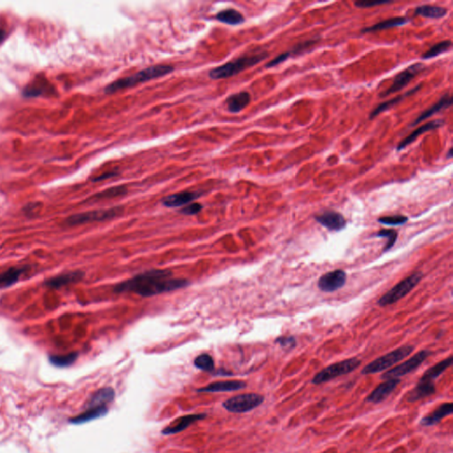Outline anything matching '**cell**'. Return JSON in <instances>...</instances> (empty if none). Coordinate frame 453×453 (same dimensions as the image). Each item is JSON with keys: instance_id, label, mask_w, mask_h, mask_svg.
Returning a JSON list of instances; mask_svg holds the SVG:
<instances>
[{"instance_id": "obj_24", "label": "cell", "mask_w": 453, "mask_h": 453, "mask_svg": "<svg viewBox=\"0 0 453 453\" xmlns=\"http://www.w3.org/2000/svg\"><path fill=\"white\" fill-rule=\"evenodd\" d=\"M108 407L107 406H100V407H95V408H91L87 409L84 412H82L81 414L70 419L69 422L72 424L81 425L87 422H92L97 419L102 418L104 416L107 415L108 413Z\"/></svg>"}, {"instance_id": "obj_22", "label": "cell", "mask_w": 453, "mask_h": 453, "mask_svg": "<svg viewBox=\"0 0 453 453\" xmlns=\"http://www.w3.org/2000/svg\"><path fill=\"white\" fill-rule=\"evenodd\" d=\"M453 412V404L452 403H444L438 406L434 412H431L430 414L425 416L421 421V425L425 426V427H430V426H434L447 416L450 415Z\"/></svg>"}, {"instance_id": "obj_13", "label": "cell", "mask_w": 453, "mask_h": 453, "mask_svg": "<svg viewBox=\"0 0 453 453\" xmlns=\"http://www.w3.org/2000/svg\"><path fill=\"white\" fill-rule=\"evenodd\" d=\"M401 382L399 378H393V379H389L385 382H381L380 385H378L375 390L372 391L371 393L368 395L367 397V401L369 403L379 404L387 399L388 396H390V394L393 392L398 384Z\"/></svg>"}, {"instance_id": "obj_20", "label": "cell", "mask_w": 453, "mask_h": 453, "mask_svg": "<svg viewBox=\"0 0 453 453\" xmlns=\"http://www.w3.org/2000/svg\"><path fill=\"white\" fill-rule=\"evenodd\" d=\"M435 393V386L433 381H421L416 384L415 387L410 391L407 396V401L414 403L419 400L432 396Z\"/></svg>"}, {"instance_id": "obj_23", "label": "cell", "mask_w": 453, "mask_h": 453, "mask_svg": "<svg viewBox=\"0 0 453 453\" xmlns=\"http://www.w3.org/2000/svg\"><path fill=\"white\" fill-rule=\"evenodd\" d=\"M251 95L247 92L230 95L226 100L228 110L232 113H240L251 103Z\"/></svg>"}, {"instance_id": "obj_15", "label": "cell", "mask_w": 453, "mask_h": 453, "mask_svg": "<svg viewBox=\"0 0 453 453\" xmlns=\"http://www.w3.org/2000/svg\"><path fill=\"white\" fill-rule=\"evenodd\" d=\"M115 395H116L115 390H113V388L106 387L99 389L89 397L85 407L87 409H91L95 407L107 406V404L113 402L115 398Z\"/></svg>"}, {"instance_id": "obj_43", "label": "cell", "mask_w": 453, "mask_h": 453, "mask_svg": "<svg viewBox=\"0 0 453 453\" xmlns=\"http://www.w3.org/2000/svg\"><path fill=\"white\" fill-rule=\"evenodd\" d=\"M5 38H6V32L2 30V29H0V43L3 41Z\"/></svg>"}, {"instance_id": "obj_18", "label": "cell", "mask_w": 453, "mask_h": 453, "mask_svg": "<svg viewBox=\"0 0 453 453\" xmlns=\"http://www.w3.org/2000/svg\"><path fill=\"white\" fill-rule=\"evenodd\" d=\"M201 196L200 192L182 191L172 195L167 196L162 199V204L167 207H179L188 205L190 202Z\"/></svg>"}, {"instance_id": "obj_32", "label": "cell", "mask_w": 453, "mask_h": 453, "mask_svg": "<svg viewBox=\"0 0 453 453\" xmlns=\"http://www.w3.org/2000/svg\"><path fill=\"white\" fill-rule=\"evenodd\" d=\"M78 357V353H72L66 355L50 356V362L53 365L58 368H66L75 363Z\"/></svg>"}, {"instance_id": "obj_10", "label": "cell", "mask_w": 453, "mask_h": 453, "mask_svg": "<svg viewBox=\"0 0 453 453\" xmlns=\"http://www.w3.org/2000/svg\"><path fill=\"white\" fill-rule=\"evenodd\" d=\"M425 68H426V66L424 64L422 63H414L412 66H408L407 68L404 69L403 71H401L399 74L396 75L391 86L385 92L381 93L380 97L385 98L390 95L400 92L401 90H403L405 87L409 84V82L415 78L416 76L423 72Z\"/></svg>"}, {"instance_id": "obj_16", "label": "cell", "mask_w": 453, "mask_h": 453, "mask_svg": "<svg viewBox=\"0 0 453 453\" xmlns=\"http://www.w3.org/2000/svg\"><path fill=\"white\" fill-rule=\"evenodd\" d=\"M444 120H430V121L425 123L422 126L419 127L418 129H416L414 131H412L409 135H407L406 138L403 139L402 141L400 142L399 145H397V147H396V150L397 151H402V150L406 148V146H408V145H411L412 143L415 141L416 139L418 138L419 136H421L422 134L428 132V131H431V130H434V129H439V128L444 126Z\"/></svg>"}, {"instance_id": "obj_40", "label": "cell", "mask_w": 453, "mask_h": 453, "mask_svg": "<svg viewBox=\"0 0 453 453\" xmlns=\"http://www.w3.org/2000/svg\"><path fill=\"white\" fill-rule=\"evenodd\" d=\"M290 51H285V53H283V54H281L280 55H278V56L275 57L274 60H271L269 61L267 65H266V67L267 68H271V67H274V66H278V65H280L281 63H283L284 61H286L288 59H290Z\"/></svg>"}, {"instance_id": "obj_5", "label": "cell", "mask_w": 453, "mask_h": 453, "mask_svg": "<svg viewBox=\"0 0 453 453\" xmlns=\"http://www.w3.org/2000/svg\"><path fill=\"white\" fill-rule=\"evenodd\" d=\"M360 365H361V360L357 358H351L334 363L332 365L322 369L321 372H319L311 380V384H321L328 382L339 376L348 375L356 370Z\"/></svg>"}, {"instance_id": "obj_44", "label": "cell", "mask_w": 453, "mask_h": 453, "mask_svg": "<svg viewBox=\"0 0 453 453\" xmlns=\"http://www.w3.org/2000/svg\"><path fill=\"white\" fill-rule=\"evenodd\" d=\"M447 159H450V158L452 157V149H449V151H448V153H447Z\"/></svg>"}, {"instance_id": "obj_6", "label": "cell", "mask_w": 453, "mask_h": 453, "mask_svg": "<svg viewBox=\"0 0 453 453\" xmlns=\"http://www.w3.org/2000/svg\"><path fill=\"white\" fill-rule=\"evenodd\" d=\"M423 274L421 272H416L414 274H411L408 277L405 278L400 283L381 296L378 300V305L381 307H385L387 305H393L395 303L399 301L400 299H403L411 290L415 288L416 285L422 281Z\"/></svg>"}, {"instance_id": "obj_9", "label": "cell", "mask_w": 453, "mask_h": 453, "mask_svg": "<svg viewBox=\"0 0 453 453\" xmlns=\"http://www.w3.org/2000/svg\"><path fill=\"white\" fill-rule=\"evenodd\" d=\"M123 212L121 207L109 208V209H100L95 211L86 212L82 214H75L70 216L66 220V224L70 226L80 225V224L94 222V221H104L116 217Z\"/></svg>"}, {"instance_id": "obj_1", "label": "cell", "mask_w": 453, "mask_h": 453, "mask_svg": "<svg viewBox=\"0 0 453 453\" xmlns=\"http://www.w3.org/2000/svg\"><path fill=\"white\" fill-rule=\"evenodd\" d=\"M189 284V281L173 278V274L170 271L152 269L117 284L114 287V291L135 293L139 296L149 298L183 289Z\"/></svg>"}, {"instance_id": "obj_36", "label": "cell", "mask_w": 453, "mask_h": 453, "mask_svg": "<svg viewBox=\"0 0 453 453\" xmlns=\"http://www.w3.org/2000/svg\"><path fill=\"white\" fill-rule=\"evenodd\" d=\"M397 232L394 230H381L376 234L379 237H386L388 239L386 246L384 247V252H387L393 247L396 239H397Z\"/></svg>"}, {"instance_id": "obj_17", "label": "cell", "mask_w": 453, "mask_h": 453, "mask_svg": "<svg viewBox=\"0 0 453 453\" xmlns=\"http://www.w3.org/2000/svg\"><path fill=\"white\" fill-rule=\"evenodd\" d=\"M247 386L246 381H215L205 387L197 390L198 392L205 393H218V392H230L242 390Z\"/></svg>"}, {"instance_id": "obj_7", "label": "cell", "mask_w": 453, "mask_h": 453, "mask_svg": "<svg viewBox=\"0 0 453 453\" xmlns=\"http://www.w3.org/2000/svg\"><path fill=\"white\" fill-rule=\"evenodd\" d=\"M264 396L258 393L240 394L223 402L224 408L233 413H245L257 408L264 402Z\"/></svg>"}, {"instance_id": "obj_14", "label": "cell", "mask_w": 453, "mask_h": 453, "mask_svg": "<svg viewBox=\"0 0 453 453\" xmlns=\"http://www.w3.org/2000/svg\"><path fill=\"white\" fill-rule=\"evenodd\" d=\"M315 220L321 226L333 231H341L346 226V220L343 214L335 211H326L315 216Z\"/></svg>"}, {"instance_id": "obj_4", "label": "cell", "mask_w": 453, "mask_h": 453, "mask_svg": "<svg viewBox=\"0 0 453 453\" xmlns=\"http://www.w3.org/2000/svg\"><path fill=\"white\" fill-rule=\"evenodd\" d=\"M413 350L414 346L409 344L394 350L392 352L370 362L362 369L361 374L368 375L385 371L389 368H392L393 365H396L398 362L403 360L406 357H408L413 352Z\"/></svg>"}, {"instance_id": "obj_38", "label": "cell", "mask_w": 453, "mask_h": 453, "mask_svg": "<svg viewBox=\"0 0 453 453\" xmlns=\"http://www.w3.org/2000/svg\"><path fill=\"white\" fill-rule=\"evenodd\" d=\"M390 3H392V1L389 0H359L354 2V6L358 8H370L382 5H389Z\"/></svg>"}, {"instance_id": "obj_21", "label": "cell", "mask_w": 453, "mask_h": 453, "mask_svg": "<svg viewBox=\"0 0 453 453\" xmlns=\"http://www.w3.org/2000/svg\"><path fill=\"white\" fill-rule=\"evenodd\" d=\"M422 88V84L421 83V84L417 85L414 88L412 89L411 91H408V92H406L404 94L399 95V96H397L396 98L390 99V100L385 101V102H382L381 104H378L377 107H375V109L372 111L371 113H370L369 120L375 119V117H377L379 114H381V113H384L385 111L389 110L391 107H395L396 104L400 103L401 101H403L405 98L412 96V95L414 94L416 92H418Z\"/></svg>"}, {"instance_id": "obj_25", "label": "cell", "mask_w": 453, "mask_h": 453, "mask_svg": "<svg viewBox=\"0 0 453 453\" xmlns=\"http://www.w3.org/2000/svg\"><path fill=\"white\" fill-rule=\"evenodd\" d=\"M410 20L406 17L403 16H398V17H393L390 19L384 20L382 22H378L376 24L370 26V27H365L362 28V33H371V32L380 31V30H384L388 28H396V27H401V26L406 25Z\"/></svg>"}, {"instance_id": "obj_41", "label": "cell", "mask_w": 453, "mask_h": 453, "mask_svg": "<svg viewBox=\"0 0 453 453\" xmlns=\"http://www.w3.org/2000/svg\"><path fill=\"white\" fill-rule=\"evenodd\" d=\"M202 208H203V205L201 204L193 203V204H190V205L183 207L181 210V213L183 214H185V215H195V214H198L199 212H201Z\"/></svg>"}, {"instance_id": "obj_19", "label": "cell", "mask_w": 453, "mask_h": 453, "mask_svg": "<svg viewBox=\"0 0 453 453\" xmlns=\"http://www.w3.org/2000/svg\"><path fill=\"white\" fill-rule=\"evenodd\" d=\"M451 104H452V98H451L449 93H445L435 104H433L428 109L421 113V115L418 118H416L414 121L411 124V126L413 127L418 125L419 123H421L423 120H426L428 118H430V117L434 115L435 113H439V112L444 110V109H446L448 107H450Z\"/></svg>"}, {"instance_id": "obj_31", "label": "cell", "mask_w": 453, "mask_h": 453, "mask_svg": "<svg viewBox=\"0 0 453 453\" xmlns=\"http://www.w3.org/2000/svg\"><path fill=\"white\" fill-rule=\"evenodd\" d=\"M451 41L450 40H444V41L439 42L438 44L433 45L429 50H427L426 53L422 54V59L423 60H429L432 58L438 56L440 54H444L448 50H450L451 47Z\"/></svg>"}, {"instance_id": "obj_3", "label": "cell", "mask_w": 453, "mask_h": 453, "mask_svg": "<svg viewBox=\"0 0 453 453\" xmlns=\"http://www.w3.org/2000/svg\"><path fill=\"white\" fill-rule=\"evenodd\" d=\"M268 53L262 51L259 54L241 57L233 61H230L225 65L217 66L212 69L209 73V76L214 80L230 78L238 75L245 70L248 69L252 66H256L257 64L263 61L266 58H268Z\"/></svg>"}, {"instance_id": "obj_34", "label": "cell", "mask_w": 453, "mask_h": 453, "mask_svg": "<svg viewBox=\"0 0 453 453\" xmlns=\"http://www.w3.org/2000/svg\"><path fill=\"white\" fill-rule=\"evenodd\" d=\"M319 41H320V38H316L297 44L291 50H289L290 56H292V55L293 56H297V55H299V54H305L306 50H310L312 46H315V44H318Z\"/></svg>"}, {"instance_id": "obj_35", "label": "cell", "mask_w": 453, "mask_h": 453, "mask_svg": "<svg viewBox=\"0 0 453 453\" xmlns=\"http://www.w3.org/2000/svg\"><path fill=\"white\" fill-rule=\"evenodd\" d=\"M127 188L124 186H117V187H113L110 189H106L104 191L98 193L95 196V199H106V198H116L120 196L125 195L126 194Z\"/></svg>"}, {"instance_id": "obj_39", "label": "cell", "mask_w": 453, "mask_h": 453, "mask_svg": "<svg viewBox=\"0 0 453 453\" xmlns=\"http://www.w3.org/2000/svg\"><path fill=\"white\" fill-rule=\"evenodd\" d=\"M275 343L280 344L281 346L285 349H292L297 345L296 338L292 336L278 337L275 340Z\"/></svg>"}, {"instance_id": "obj_26", "label": "cell", "mask_w": 453, "mask_h": 453, "mask_svg": "<svg viewBox=\"0 0 453 453\" xmlns=\"http://www.w3.org/2000/svg\"><path fill=\"white\" fill-rule=\"evenodd\" d=\"M83 276H84V274L82 272L76 271V272L61 274V275H59V276L49 279L45 283V284L48 287H50V288H60V287L67 285L69 283H76V282L82 280Z\"/></svg>"}, {"instance_id": "obj_11", "label": "cell", "mask_w": 453, "mask_h": 453, "mask_svg": "<svg viewBox=\"0 0 453 453\" xmlns=\"http://www.w3.org/2000/svg\"><path fill=\"white\" fill-rule=\"evenodd\" d=\"M346 273L343 270L337 269L323 274L319 279V289L323 292L330 293L337 291L344 286L346 283Z\"/></svg>"}, {"instance_id": "obj_2", "label": "cell", "mask_w": 453, "mask_h": 453, "mask_svg": "<svg viewBox=\"0 0 453 453\" xmlns=\"http://www.w3.org/2000/svg\"><path fill=\"white\" fill-rule=\"evenodd\" d=\"M173 67L168 65H155L149 66L147 68L135 73L132 76L120 78L112 82L104 89L107 94H113L116 92L134 87L135 85L140 84L143 82H149L153 79L160 78L162 76L169 75L173 72Z\"/></svg>"}, {"instance_id": "obj_30", "label": "cell", "mask_w": 453, "mask_h": 453, "mask_svg": "<svg viewBox=\"0 0 453 453\" xmlns=\"http://www.w3.org/2000/svg\"><path fill=\"white\" fill-rule=\"evenodd\" d=\"M26 268H13L0 274V289L11 286L19 280L20 276L25 272Z\"/></svg>"}, {"instance_id": "obj_8", "label": "cell", "mask_w": 453, "mask_h": 453, "mask_svg": "<svg viewBox=\"0 0 453 453\" xmlns=\"http://www.w3.org/2000/svg\"><path fill=\"white\" fill-rule=\"evenodd\" d=\"M432 353L428 350H422L418 353L412 356L410 359H407L400 365H397L395 368H391L389 371L385 372L381 375V379L389 380L393 378H399L404 375H408L410 373L416 370L417 368L422 365V363L428 359Z\"/></svg>"}, {"instance_id": "obj_37", "label": "cell", "mask_w": 453, "mask_h": 453, "mask_svg": "<svg viewBox=\"0 0 453 453\" xmlns=\"http://www.w3.org/2000/svg\"><path fill=\"white\" fill-rule=\"evenodd\" d=\"M378 221L384 225L390 226H401L406 224L408 221V218L405 215H391V216H384L379 218Z\"/></svg>"}, {"instance_id": "obj_29", "label": "cell", "mask_w": 453, "mask_h": 453, "mask_svg": "<svg viewBox=\"0 0 453 453\" xmlns=\"http://www.w3.org/2000/svg\"><path fill=\"white\" fill-rule=\"evenodd\" d=\"M216 19L229 25H239L245 22V17L242 13L232 8L220 11V13H217Z\"/></svg>"}, {"instance_id": "obj_28", "label": "cell", "mask_w": 453, "mask_h": 453, "mask_svg": "<svg viewBox=\"0 0 453 453\" xmlns=\"http://www.w3.org/2000/svg\"><path fill=\"white\" fill-rule=\"evenodd\" d=\"M452 357L450 356L448 359H444L431 368H428V370L425 372L424 375H422L421 381H434L437 378L439 377L445 370L450 368V365H452Z\"/></svg>"}, {"instance_id": "obj_33", "label": "cell", "mask_w": 453, "mask_h": 453, "mask_svg": "<svg viewBox=\"0 0 453 453\" xmlns=\"http://www.w3.org/2000/svg\"><path fill=\"white\" fill-rule=\"evenodd\" d=\"M194 365L202 371L211 372L214 369V359L206 353L200 354L194 360Z\"/></svg>"}, {"instance_id": "obj_42", "label": "cell", "mask_w": 453, "mask_h": 453, "mask_svg": "<svg viewBox=\"0 0 453 453\" xmlns=\"http://www.w3.org/2000/svg\"><path fill=\"white\" fill-rule=\"evenodd\" d=\"M117 175H118L117 172H107V173H103L99 177L94 178L93 182H100V181L109 179V178H113V177H116Z\"/></svg>"}, {"instance_id": "obj_27", "label": "cell", "mask_w": 453, "mask_h": 453, "mask_svg": "<svg viewBox=\"0 0 453 453\" xmlns=\"http://www.w3.org/2000/svg\"><path fill=\"white\" fill-rule=\"evenodd\" d=\"M448 10L443 7L438 6H430V5H423L419 6L414 10L415 15L422 16L428 19H441L446 16Z\"/></svg>"}, {"instance_id": "obj_12", "label": "cell", "mask_w": 453, "mask_h": 453, "mask_svg": "<svg viewBox=\"0 0 453 453\" xmlns=\"http://www.w3.org/2000/svg\"><path fill=\"white\" fill-rule=\"evenodd\" d=\"M207 414L206 413H198V414H189V415L182 416L172 422L167 428H164L161 431L163 435H171V434H178L189 428L190 425L194 422H199L202 420H205Z\"/></svg>"}]
</instances>
